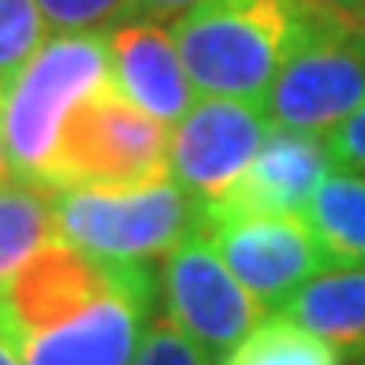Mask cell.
<instances>
[{
  "label": "cell",
  "mask_w": 365,
  "mask_h": 365,
  "mask_svg": "<svg viewBox=\"0 0 365 365\" xmlns=\"http://www.w3.org/2000/svg\"><path fill=\"white\" fill-rule=\"evenodd\" d=\"M220 365H343V358L328 339L272 313L246 331Z\"/></svg>",
  "instance_id": "obj_15"
},
{
  "label": "cell",
  "mask_w": 365,
  "mask_h": 365,
  "mask_svg": "<svg viewBox=\"0 0 365 365\" xmlns=\"http://www.w3.org/2000/svg\"><path fill=\"white\" fill-rule=\"evenodd\" d=\"M168 179V127L105 82L82 101L53 157L48 187H145Z\"/></svg>",
  "instance_id": "obj_5"
},
{
  "label": "cell",
  "mask_w": 365,
  "mask_h": 365,
  "mask_svg": "<svg viewBox=\"0 0 365 365\" xmlns=\"http://www.w3.org/2000/svg\"><path fill=\"white\" fill-rule=\"evenodd\" d=\"M298 19L302 0H202L168 30L202 97L264 105L294 45Z\"/></svg>",
  "instance_id": "obj_1"
},
{
  "label": "cell",
  "mask_w": 365,
  "mask_h": 365,
  "mask_svg": "<svg viewBox=\"0 0 365 365\" xmlns=\"http://www.w3.org/2000/svg\"><path fill=\"white\" fill-rule=\"evenodd\" d=\"M324 142H328L331 164H339L343 172L365 175V101L346 115L343 123L331 127L324 135Z\"/></svg>",
  "instance_id": "obj_19"
},
{
  "label": "cell",
  "mask_w": 365,
  "mask_h": 365,
  "mask_svg": "<svg viewBox=\"0 0 365 365\" xmlns=\"http://www.w3.org/2000/svg\"><path fill=\"white\" fill-rule=\"evenodd\" d=\"M0 365H23V358L15 354V346L8 343V336L0 331Z\"/></svg>",
  "instance_id": "obj_22"
},
{
  "label": "cell",
  "mask_w": 365,
  "mask_h": 365,
  "mask_svg": "<svg viewBox=\"0 0 365 365\" xmlns=\"http://www.w3.org/2000/svg\"><path fill=\"white\" fill-rule=\"evenodd\" d=\"M365 101V15L328 0H302L294 45L279 68L264 115L272 127L328 135Z\"/></svg>",
  "instance_id": "obj_3"
},
{
  "label": "cell",
  "mask_w": 365,
  "mask_h": 365,
  "mask_svg": "<svg viewBox=\"0 0 365 365\" xmlns=\"http://www.w3.org/2000/svg\"><path fill=\"white\" fill-rule=\"evenodd\" d=\"M153 321V272L130 264L120 284L8 343L23 365H130Z\"/></svg>",
  "instance_id": "obj_6"
},
{
  "label": "cell",
  "mask_w": 365,
  "mask_h": 365,
  "mask_svg": "<svg viewBox=\"0 0 365 365\" xmlns=\"http://www.w3.org/2000/svg\"><path fill=\"white\" fill-rule=\"evenodd\" d=\"M272 120L254 101L202 97L175 127H168V179L190 197L217 209L246 175Z\"/></svg>",
  "instance_id": "obj_8"
},
{
  "label": "cell",
  "mask_w": 365,
  "mask_h": 365,
  "mask_svg": "<svg viewBox=\"0 0 365 365\" xmlns=\"http://www.w3.org/2000/svg\"><path fill=\"white\" fill-rule=\"evenodd\" d=\"M361 365H365V354H361Z\"/></svg>",
  "instance_id": "obj_24"
},
{
  "label": "cell",
  "mask_w": 365,
  "mask_h": 365,
  "mask_svg": "<svg viewBox=\"0 0 365 365\" xmlns=\"http://www.w3.org/2000/svg\"><path fill=\"white\" fill-rule=\"evenodd\" d=\"M105 38L115 90L164 127H175L194 105V86L179 60L172 30L164 23L123 19L105 26Z\"/></svg>",
  "instance_id": "obj_10"
},
{
  "label": "cell",
  "mask_w": 365,
  "mask_h": 365,
  "mask_svg": "<svg viewBox=\"0 0 365 365\" xmlns=\"http://www.w3.org/2000/svg\"><path fill=\"white\" fill-rule=\"evenodd\" d=\"M205 231V205L175 179L145 187H63L56 190L60 242L115 264H149Z\"/></svg>",
  "instance_id": "obj_4"
},
{
  "label": "cell",
  "mask_w": 365,
  "mask_h": 365,
  "mask_svg": "<svg viewBox=\"0 0 365 365\" xmlns=\"http://www.w3.org/2000/svg\"><path fill=\"white\" fill-rule=\"evenodd\" d=\"M56 239V190L8 179L0 187V291L30 257Z\"/></svg>",
  "instance_id": "obj_14"
},
{
  "label": "cell",
  "mask_w": 365,
  "mask_h": 365,
  "mask_svg": "<svg viewBox=\"0 0 365 365\" xmlns=\"http://www.w3.org/2000/svg\"><path fill=\"white\" fill-rule=\"evenodd\" d=\"M202 0H127L123 19H145V23H175L179 15H187ZM120 19V23H123Z\"/></svg>",
  "instance_id": "obj_20"
},
{
  "label": "cell",
  "mask_w": 365,
  "mask_h": 365,
  "mask_svg": "<svg viewBox=\"0 0 365 365\" xmlns=\"http://www.w3.org/2000/svg\"><path fill=\"white\" fill-rule=\"evenodd\" d=\"M164 317L187 336L205 358H224L254 324L264 321V306L246 291L220 261L205 231L187 235L160 264Z\"/></svg>",
  "instance_id": "obj_7"
},
{
  "label": "cell",
  "mask_w": 365,
  "mask_h": 365,
  "mask_svg": "<svg viewBox=\"0 0 365 365\" xmlns=\"http://www.w3.org/2000/svg\"><path fill=\"white\" fill-rule=\"evenodd\" d=\"M105 82H112L105 30H71L45 38L38 53L0 86L11 179L48 187L63 123Z\"/></svg>",
  "instance_id": "obj_2"
},
{
  "label": "cell",
  "mask_w": 365,
  "mask_h": 365,
  "mask_svg": "<svg viewBox=\"0 0 365 365\" xmlns=\"http://www.w3.org/2000/svg\"><path fill=\"white\" fill-rule=\"evenodd\" d=\"M53 34L38 0H0V86Z\"/></svg>",
  "instance_id": "obj_16"
},
{
  "label": "cell",
  "mask_w": 365,
  "mask_h": 365,
  "mask_svg": "<svg viewBox=\"0 0 365 365\" xmlns=\"http://www.w3.org/2000/svg\"><path fill=\"white\" fill-rule=\"evenodd\" d=\"M276 313L328 339L336 351L365 354V269H324Z\"/></svg>",
  "instance_id": "obj_12"
},
{
  "label": "cell",
  "mask_w": 365,
  "mask_h": 365,
  "mask_svg": "<svg viewBox=\"0 0 365 365\" xmlns=\"http://www.w3.org/2000/svg\"><path fill=\"white\" fill-rule=\"evenodd\" d=\"M328 4L346 8V11H361V15H365V0H328Z\"/></svg>",
  "instance_id": "obj_23"
},
{
  "label": "cell",
  "mask_w": 365,
  "mask_h": 365,
  "mask_svg": "<svg viewBox=\"0 0 365 365\" xmlns=\"http://www.w3.org/2000/svg\"><path fill=\"white\" fill-rule=\"evenodd\" d=\"M45 11V23L53 34L71 30H105L123 19L127 0H38Z\"/></svg>",
  "instance_id": "obj_17"
},
{
  "label": "cell",
  "mask_w": 365,
  "mask_h": 365,
  "mask_svg": "<svg viewBox=\"0 0 365 365\" xmlns=\"http://www.w3.org/2000/svg\"><path fill=\"white\" fill-rule=\"evenodd\" d=\"M328 269H365V175L328 172L302 209Z\"/></svg>",
  "instance_id": "obj_13"
},
{
  "label": "cell",
  "mask_w": 365,
  "mask_h": 365,
  "mask_svg": "<svg viewBox=\"0 0 365 365\" xmlns=\"http://www.w3.org/2000/svg\"><path fill=\"white\" fill-rule=\"evenodd\" d=\"M11 179V164H8V142H4V120H0V187Z\"/></svg>",
  "instance_id": "obj_21"
},
{
  "label": "cell",
  "mask_w": 365,
  "mask_h": 365,
  "mask_svg": "<svg viewBox=\"0 0 365 365\" xmlns=\"http://www.w3.org/2000/svg\"><path fill=\"white\" fill-rule=\"evenodd\" d=\"M130 365H209V361L168 317H153Z\"/></svg>",
  "instance_id": "obj_18"
},
{
  "label": "cell",
  "mask_w": 365,
  "mask_h": 365,
  "mask_svg": "<svg viewBox=\"0 0 365 365\" xmlns=\"http://www.w3.org/2000/svg\"><path fill=\"white\" fill-rule=\"evenodd\" d=\"M205 239L239 284L261 306L272 309L284 306L306 279L328 269L302 217L220 212V217H205Z\"/></svg>",
  "instance_id": "obj_9"
},
{
  "label": "cell",
  "mask_w": 365,
  "mask_h": 365,
  "mask_svg": "<svg viewBox=\"0 0 365 365\" xmlns=\"http://www.w3.org/2000/svg\"><path fill=\"white\" fill-rule=\"evenodd\" d=\"M331 172V153L321 135H306V130H287L272 127L264 135L261 149L254 153L246 175L235 182L217 209L205 217H220V212H276V217H302L306 202L321 179Z\"/></svg>",
  "instance_id": "obj_11"
}]
</instances>
